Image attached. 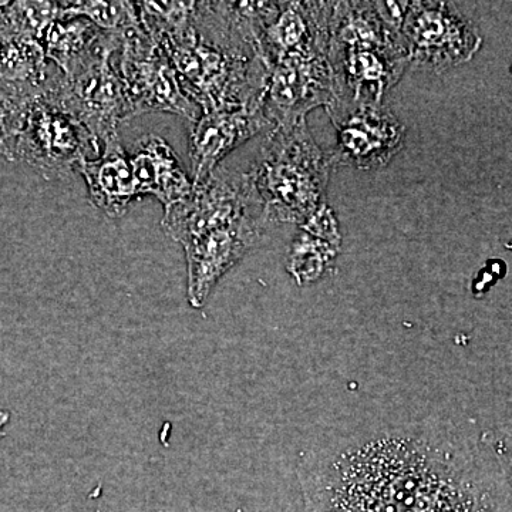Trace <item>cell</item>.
Here are the masks:
<instances>
[{
    "label": "cell",
    "instance_id": "cell-1",
    "mask_svg": "<svg viewBox=\"0 0 512 512\" xmlns=\"http://www.w3.org/2000/svg\"><path fill=\"white\" fill-rule=\"evenodd\" d=\"M480 463L431 417L335 434L303 457L305 512H512L508 481Z\"/></svg>",
    "mask_w": 512,
    "mask_h": 512
},
{
    "label": "cell",
    "instance_id": "cell-2",
    "mask_svg": "<svg viewBox=\"0 0 512 512\" xmlns=\"http://www.w3.org/2000/svg\"><path fill=\"white\" fill-rule=\"evenodd\" d=\"M141 13L202 113L262 106L269 69L237 2H143Z\"/></svg>",
    "mask_w": 512,
    "mask_h": 512
},
{
    "label": "cell",
    "instance_id": "cell-3",
    "mask_svg": "<svg viewBox=\"0 0 512 512\" xmlns=\"http://www.w3.org/2000/svg\"><path fill=\"white\" fill-rule=\"evenodd\" d=\"M329 62L336 87L332 104L340 106L384 104L410 67L402 32L383 19L375 2H333Z\"/></svg>",
    "mask_w": 512,
    "mask_h": 512
},
{
    "label": "cell",
    "instance_id": "cell-4",
    "mask_svg": "<svg viewBox=\"0 0 512 512\" xmlns=\"http://www.w3.org/2000/svg\"><path fill=\"white\" fill-rule=\"evenodd\" d=\"M309 131L306 119L268 131L252 178L271 225L298 224L326 204L330 175L336 167Z\"/></svg>",
    "mask_w": 512,
    "mask_h": 512
},
{
    "label": "cell",
    "instance_id": "cell-5",
    "mask_svg": "<svg viewBox=\"0 0 512 512\" xmlns=\"http://www.w3.org/2000/svg\"><path fill=\"white\" fill-rule=\"evenodd\" d=\"M100 151V141L64 109L53 76L47 77L23 110L13 161L29 164L46 180H57L69 177Z\"/></svg>",
    "mask_w": 512,
    "mask_h": 512
},
{
    "label": "cell",
    "instance_id": "cell-6",
    "mask_svg": "<svg viewBox=\"0 0 512 512\" xmlns=\"http://www.w3.org/2000/svg\"><path fill=\"white\" fill-rule=\"evenodd\" d=\"M123 35L104 32L99 45L67 74L53 76L60 104L100 143L119 138V127L131 117L126 87L114 63Z\"/></svg>",
    "mask_w": 512,
    "mask_h": 512
},
{
    "label": "cell",
    "instance_id": "cell-7",
    "mask_svg": "<svg viewBox=\"0 0 512 512\" xmlns=\"http://www.w3.org/2000/svg\"><path fill=\"white\" fill-rule=\"evenodd\" d=\"M255 217L268 221L251 171L220 165L207 180L194 185L190 197L164 212L163 228L183 245L211 229Z\"/></svg>",
    "mask_w": 512,
    "mask_h": 512
},
{
    "label": "cell",
    "instance_id": "cell-8",
    "mask_svg": "<svg viewBox=\"0 0 512 512\" xmlns=\"http://www.w3.org/2000/svg\"><path fill=\"white\" fill-rule=\"evenodd\" d=\"M119 55L131 117L163 111L183 116L191 124L200 119L197 104L185 94L170 57L143 22L123 33Z\"/></svg>",
    "mask_w": 512,
    "mask_h": 512
},
{
    "label": "cell",
    "instance_id": "cell-9",
    "mask_svg": "<svg viewBox=\"0 0 512 512\" xmlns=\"http://www.w3.org/2000/svg\"><path fill=\"white\" fill-rule=\"evenodd\" d=\"M402 35L410 66L434 73L470 62L483 45L473 23L448 2H409Z\"/></svg>",
    "mask_w": 512,
    "mask_h": 512
},
{
    "label": "cell",
    "instance_id": "cell-10",
    "mask_svg": "<svg viewBox=\"0 0 512 512\" xmlns=\"http://www.w3.org/2000/svg\"><path fill=\"white\" fill-rule=\"evenodd\" d=\"M333 2H261L254 33L266 66L329 56Z\"/></svg>",
    "mask_w": 512,
    "mask_h": 512
},
{
    "label": "cell",
    "instance_id": "cell-11",
    "mask_svg": "<svg viewBox=\"0 0 512 512\" xmlns=\"http://www.w3.org/2000/svg\"><path fill=\"white\" fill-rule=\"evenodd\" d=\"M326 111L338 133L332 153L338 164L375 170L389 164L404 146L406 130L384 104H332Z\"/></svg>",
    "mask_w": 512,
    "mask_h": 512
},
{
    "label": "cell",
    "instance_id": "cell-12",
    "mask_svg": "<svg viewBox=\"0 0 512 512\" xmlns=\"http://www.w3.org/2000/svg\"><path fill=\"white\" fill-rule=\"evenodd\" d=\"M269 227L265 218H247L211 229L183 244L192 308L205 305L222 276L261 241Z\"/></svg>",
    "mask_w": 512,
    "mask_h": 512
},
{
    "label": "cell",
    "instance_id": "cell-13",
    "mask_svg": "<svg viewBox=\"0 0 512 512\" xmlns=\"http://www.w3.org/2000/svg\"><path fill=\"white\" fill-rule=\"evenodd\" d=\"M335 99L329 56L282 60L269 67L262 110L274 128L292 126L316 107L326 109Z\"/></svg>",
    "mask_w": 512,
    "mask_h": 512
},
{
    "label": "cell",
    "instance_id": "cell-14",
    "mask_svg": "<svg viewBox=\"0 0 512 512\" xmlns=\"http://www.w3.org/2000/svg\"><path fill=\"white\" fill-rule=\"evenodd\" d=\"M271 130L274 126L266 119L262 106L202 113L191 124L188 143L192 184L207 180L221 161L249 138Z\"/></svg>",
    "mask_w": 512,
    "mask_h": 512
},
{
    "label": "cell",
    "instance_id": "cell-15",
    "mask_svg": "<svg viewBox=\"0 0 512 512\" xmlns=\"http://www.w3.org/2000/svg\"><path fill=\"white\" fill-rule=\"evenodd\" d=\"M130 163L138 198L153 195L165 211L190 197L194 190V184L184 173L173 148L154 134L137 141V150L130 156Z\"/></svg>",
    "mask_w": 512,
    "mask_h": 512
},
{
    "label": "cell",
    "instance_id": "cell-16",
    "mask_svg": "<svg viewBox=\"0 0 512 512\" xmlns=\"http://www.w3.org/2000/svg\"><path fill=\"white\" fill-rule=\"evenodd\" d=\"M77 171L86 181L94 207L107 217H123L138 198L130 156L121 146L120 137L103 144V153L83 161Z\"/></svg>",
    "mask_w": 512,
    "mask_h": 512
},
{
    "label": "cell",
    "instance_id": "cell-17",
    "mask_svg": "<svg viewBox=\"0 0 512 512\" xmlns=\"http://www.w3.org/2000/svg\"><path fill=\"white\" fill-rule=\"evenodd\" d=\"M103 33L90 20L62 15L50 25L43 39L47 60L55 63L62 74H67L92 55Z\"/></svg>",
    "mask_w": 512,
    "mask_h": 512
},
{
    "label": "cell",
    "instance_id": "cell-18",
    "mask_svg": "<svg viewBox=\"0 0 512 512\" xmlns=\"http://www.w3.org/2000/svg\"><path fill=\"white\" fill-rule=\"evenodd\" d=\"M45 46L32 37L0 33V83L37 89L46 82Z\"/></svg>",
    "mask_w": 512,
    "mask_h": 512
},
{
    "label": "cell",
    "instance_id": "cell-19",
    "mask_svg": "<svg viewBox=\"0 0 512 512\" xmlns=\"http://www.w3.org/2000/svg\"><path fill=\"white\" fill-rule=\"evenodd\" d=\"M62 12V2H6L0 13V33L43 42L47 29Z\"/></svg>",
    "mask_w": 512,
    "mask_h": 512
},
{
    "label": "cell",
    "instance_id": "cell-20",
    "mask_svg": "<svg viewBox=\"0 0 512 512\" xmlns=\"http://www.w3.org/2000/svg\"><path fill=\"white\" fill-rule=\"evenodd\" d=\"M339 251L335 245L302 231L293 241L286 268L299 285L313 284L328 274Z\"/></svg>",
    "mask_w": 512,
    "mask_h": 512
},
{
    "label": "cell",
    "instance_id": "cell-21",
    "mask_svg": "<svg viewBox=\"0 0 512 512\" xmlns=\"http://www.w3.org/2000/svg\"><path fill=\"white\" fill-rule=\"evenodd\" d=\"M63 16L84 18L103 32L123 33L141 25L137 2H62Z\"/></svg>",
    "mask_w": 512,
    "mask_h": 512
},
{
    "label": "cell",
    "instance_id": "cell-22",
    "mask_svg": "<svg viewBox=\"0 0 512 512\" xmlns=\"http://www.w3.org/2000/svg\"><path fill=\"white\" fill-rule=\"evenodd\" d=\"M306 234L329 242L335 247H342V234H340L338 218L328 204L322 205L318 211L313 212L301 225Z\"/></svg>",
    "mask_w": 512,
    "mask_h": 512
},
{
    "label": "cell",
    "instance_id": "cell-23",
    "mask_svg": "<svg viewBox=\"0 0 512 512\" xmlns=\"http://www.w3.org/2000/svg\"><path fill=\"white\" fill-rule=\"evenodd\" d=\"M505 463V477H507L508 487H510L511 504H512V447H508L505 451H498Z\"/></svg>",
    "mask_w": 512,
    "mask_h": 512
},
{
    "label": "cell",
    "instance_id": "cell-24",
    "mask_svg": "<svg viewBox=\"0 0 512 512\" xmlns=\"http://www.w3.org/2000/svg\"><path fill=\"white\" fill-rule=\"evenodd\" d=\"M6 5V2H0V13H2L3 6Z\"/></svg>",
    "mask_w": 512,
    "mask_h": 512
},
{
    "label": "cell",
    "instance_id": "cell-25",
    "mask_svg": "<svg viewBox=\"0 0 512 512\" xmlns=\"http://www.w3.org/2000/svg\"><path fill=\"white\" fill-rule=\"evenodd\" d=\"M511 72H512V69H511Z\"/></svg>",
    "mask_w": 512,
    "mask_h": 512
}]
</instances>
